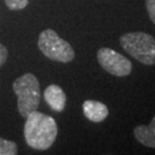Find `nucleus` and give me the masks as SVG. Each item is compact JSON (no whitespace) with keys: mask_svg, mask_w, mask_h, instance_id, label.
I'll return each instance as SVG.
<instances>
[{"mask_svg":"<svg viewBox=\"0 0 155 155\" xmlns=\"http://www.w3.org/2000/svg\"><path fill=\"white\" fill-rule=\"evenodd\" d=\"M98 62L104 70L116 77H127L132 71V63L116 51L101 47L97 53Z\"/></svg>","mask_w":155,"mask_h":155,"instance_id":"39448f33","label":"nucleus"},{"mask_svg":"<svg viewBox=\"0 0 155 155\" xmlns=\"http://www.w3.org/2000/svg\"><path fill=\"white\" fill-rule=\"evenodd\" d=\"M38 47L47 59L53 61L68 63L75 59V51L71 45L52 29H46L40 32Z\"/></svg>","mask_w":155,"mask_h":155,"instance_id":"20e7f679","label":"nucleus"},{"mask_svg":"<svg viewBox=\"0 0 155 155\" xmlns=\"http://www.w3.org/2000/svg\"><path fill=\"white\" fill-rule=\"evenodd\" d=\"M7 58H8V50L6 48L5 45L0 43V67L7 61Z\"/></svg>","mask_w":155,"mask_h":155,"instance_id":"f8f14e48","label":"nucleus"},{"mask_svg":"<svg viewBox=\"0 0 155 155\" xmlns=\"http://www.w3.org/2000/svg\"><path fill=\"white\" fill-rule=\"evenodd\" d=\"M24 139L33 150H46L54 144L58 136V124L50 115L35 110L25 117Z\"/></svg>","mask_w":155,"mask_h":155,"instance_id":"f257e3e1","label":"nucleus"},{"mask_svg":"<svg viewBox=\"0 0 155 155\" xmlns=\"http://www.w3.org/2000/svg\"><path fill=\"white\" fill-rule=\"evenodd\" d=\"M123 50L143 64H155V38L150 33L127 32L120 38Z\"/></svg>","mask_w":155,"mask_h":155,"instance_id":"7ed1b4c3","label":"nucleus"},{"mask_svg":"<svg viewBox=\"0 0 155 155\" xmlns=\"http://www.w3.org/2000/svg\"><path fill=\"white\" fill-rule=\"evenodd\" d=\"M17 150L16 143L0 137V155H15L17 154Z\"/></svg>","mask_w":155,"mask_h":155,"instance_id":"1a4fd4ad","label":"nucleus"},{"mask_svg":"<svg viewBox=\"0 0 155 155\" xmlns=\"http://www.w3.org/2000/svg\"><path fill=\"white\" fill-rule=\"evenodd\" d=\"M83 113L85 117L93 123H100L105 121L109 110L107 106L97 100H86L83 104Z\"/></svg>","mask_w":155,"mask_h":155,"instance_id":"0eeeda50","label":"nucleus"},{"mask_svg":"<svg viewBox=\"0 0 155 155\" xmlns=\"http://www.w3.org/2000/svg\"><path fill=\"white\" fill-rule=\"evenodd\" d=\"M146 9L152 22L155 24V0H146Z\"/></svg>","mask_w":155,"mask_h":155,"instance_id":"9b49d317","label":"nucleus"},{"mask_svg":"<svg viewBox=\"0 0 155 155\" xmlns=\"http://www.w3.org/2000/svg\"><path fill=\"white\" fill-rule=\"evenodd\" d=\"M13 90L17 97V110L22 117L37 110L40 104V86L37 77L27 72L16 78L13 83Z\"/></svg>","mask_w":155,"mask_h":155,"instance_id":"f03ea898","label":"nucleus"},{"mask_svg":"<svg viewBox=\"0 0 155 155\" xmlns=\"http://www.w3.org/2000/svg\"><path fill=\"white\" fill-rule=\"evenodd\" d=\"M44 99L52 110L58 111V113L64 110L67 95L59 85H55V84L48 85L44 91Z\"/></svg>","mask_w":155,"mask_h":155,"instance_id":"423d86ee","label":"nucleus"},{"mask_svg":"<svg viewBox=\"0 0 155 155\" xmlns=\"http://www.w3.org/2000/svg\"><path fill=\"white\" fill-rule=\"evenodd\" d=\"M5 4L11 11H21L28 6L29 0H5Z\"/></svg>","mask_w":155,"mask_h":155,"instance_id":"9d476101","label":"nucleus"},{"mask_svg":"<svg viewBox=\"0 0 155 155\" xmlns=\"http://www.w3.org/2000/svg\"><path fill=\"white\" fill-rule=\"evenodd\" d=\"M133 134L141 145L155 148V115L148 125H138L134 127Z\"/></svg>","mask_w":155,"mask_h":155,"instance_id":"6e6552de","label":"nucleus"}]
</instances>
